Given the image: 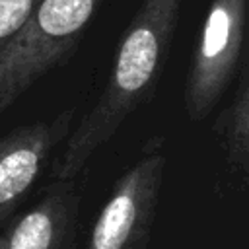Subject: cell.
Masks as SVG:
<instances>
[{
	"mask_svg": "<svg viewBox=\"0 0 249 249\" xmlns=\"http://www.w3.org/2000/svg\"><path fill=\"white\" fill-rule=\"evenodd\" d=\"M183 0H142L128 21L107 82L74 123L53 165V179L76 181L89 160L156 91L179 23Z\"/></svg>",
	"mask_w": 249,
	"mask_h": 249,
	"instance_id": "6da1fadb",
	"label": "cell"
},
{
	"mask_svg": "<svg viewBox=\"0 0 249 249\" xmlns=\"http://www.w3.org/2000/svg\"><path fill=\"white\" fill-rule=\"evenodd\" d=\"M101 2L39 0L19 31L0 49V115L74 53Z\"/></svg>",
	"mask_w": 249,
	"mask_h": 249,
	"instance_id": "7a4b0ae2",
	"label": "cell"
},
{
	"mask_svg": "<svg viewBox=\"0 0 249 249\" xmlns=\"http://www.w3.org/2000/svg\"><path fill=\"white\" fill-rule=\"evenodd\" d=\"M245 35L247 0H212L185 82V111L191 121L206 119L233 82Z\"/></svg>",
	"mask_w": 249,
	"mask_h": 249,
	"instance_id": "3957f363",
	"label": "cell"
},
{
	"mask_svg": "<svg viewBox=\"0 0 249 249\" xmlns=\"http://www.w3.org/2000/svg\"><path fill=\"white\" fill-rule=\"evenodd\" d=\"M165 173V154L158 142L117 179L101 206L86 249H148Z\"/></svg>",
	"mask_w": 249,
	"mask_h": 249,
	"instance_id": "277c9868",
	"label": "cell"
},
{
	"mask_svg": "<svg viewBox=\"0 0 249 249\" xmlns=\"http://www.w3.org/2000/svg\"><path fill=\"white\" fill-rule=\"evenodd\" d=\"M76 123V111L27 123L0 140V230L10 224L19 202L41 177L53 152L64 144Z\"/></svg>",
	"mask_w": 249,
	"mask_h": 249,
	"instance_id": "5b68a950",
	"label": "cell"
},
{
	"mask_svg": "<svg viewBox=\"0 0 249 249\" xmlns=\"http://www.w3.org/2000/svg\"><path fill=\"white\" fill-rule=\"evenodd\" d=\"M80 202L76 181L53 179L29 210L0 230V249H74Z\"/></svg>",
	"mask_w": 249,
	"mask_h": 249,
	"instance_id": "8992f818",
	"label": "cell"
},
{
	"mask_svg": "<svg viewBox=\"0 0 249 249\" xmlns=\"http://www.w3.org/2000/svg\"><path fill=\"white\" fill-rule=\"evenodd\" d=\"M241 70L235 93L218 113L212 128L218 136L230 177L245 187L249 177V84L245 68Z\"/></svg>",
	"mask_w": 249,
	"mask_h": 249,
	"instance_id": "52a82bcc",
	"label": "cell"
},
{
	"mask_svg": "<svg viewBox=\"0 0 249 249\" xmlns=\"http://www.w3.org/2000/svg\"><path fill=\"white\" fill-rule=\"evenodd\" d=\"M39 0H0V49L27 21Z\"/></svg>",
	"mask_w": 249,
	"mask_h": 249,
	"instance_id": "ba28073f",
	"label": "cell"
}]
</instances>
